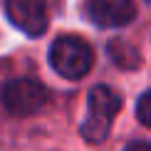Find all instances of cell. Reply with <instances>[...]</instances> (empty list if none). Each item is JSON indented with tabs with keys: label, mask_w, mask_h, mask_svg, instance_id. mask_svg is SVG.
Wrapping results in <instances>:
<instances>
[{
	"label": "cell",
	"mask_w": 151,
	"mask_h": 151,
	"mask_svg": "<svg viewBox=\"0 0 151 151\" xmlns=\"http://www.w3.org/2000/svg\"><path fill=\"white\" fill-rule=\"evenodd\" d=\"M136 116L144 127H151V89L144 92L139 97V104H136Z\"/></svg>",
	"instance_id": "obj_7"
},
{
	"label": "cell",
	"mask_w": 151,
	"mask_h": 151,
	"mask_svg": "<svg viewBox=\"0 0 151 151\" xmlns=\"http://www.w3.org/2000/svg\"><path fill=\"white\" fill-rule=\"evenodd\" d=\"M47 89L37 79H12L3 89V104L10 114L15 116H30L45 106Z\"/></svg>",
	"instance_id": "obj_3"
},
{
	"label": "cell",
	"mask_w": 151,
	"mask_h": 151,
	"mask_svg": "<svg viewBox=\"0 0 151 151\" xmlns=\"http://www.w3.org/2000/svg\"><path fill=\"white\" fill-rule=\"evenodd\" d=\"M149 3H151V0H149Z\"/></svg>",
	"instance_id": "obj_9"
},
{
	"label": "cell",
	"mask_w": 151,
	"mask_h": 151,
	"mask_svg": "<svg viewBox=\"0 0 151 151\" xmlns=\"http://www.w3.org/2000/svg\"><path fill=\"white\" fill-rule=\"evenodd\" d=\"M109 55H111V60H114L119 67H127V70H134V67L141 62L139 52H136L129 42H124V40H114L111 42L109 45Z\"/></svg>",
	"instance_id": "obj_6"
},
{
	"label": "cell",
	"mask_w": 151,
	"mask_h": 151,
	"mask_svg": "<svg viewBox=\"0 0 151 151\" xmlns=\"http://www.w3.org/2000/svg\"><path fill=\"white\" fill-rule=\"evenodd\" d=\"M124 151H151V141H131Z\"/></svg>",
	"instance_id": "obj_8"
},
{
	"label": "cell",
	"mask_w": 151,
	"mask_h": 151,
	"mask_svg": "<svg viewBox=\"0 0 151 151\" xmlns=\"http://www.w3.org/2000/svg\"><path fill=\"white\" fill-rule=\"evenodd\" d=\"M50 65L65 79H82L92 70V47L74 35L57 37L50 47Z\"/></svg>",
	"instance_id": "obj_2"
},
{
	"label": "cell",
	"mask_w": 151,
	"mask_h": 151,
	"mask_svg": "<svg viewBox=\"0 0 151 151\" xmlns=\"http://www.w3.org/2000/svg\"><path fill=\"white\" fill-rule=\"evenodd\" d=\"M119 109H122V97L111 87L106 84L94 87L87 97V116L82 122V136L89 144L104 141Z\"/></svg>",
	"instance_id": "obj_1"
},
{
	"label": "cell",
	"mask_w": 151,
	"mask_h": 151,
	"mask_svg": "<svg viewBox=\"0 0 151 151\" xmlns=\"http://www.w3.org/2000/svg\"><path fill=\"white\" fill-rule=\"evenodd\" d=\"M10 22L25 35L37 37L47 27V3L45 0H5Z\"/></svg>",
	"instance_id": "obj_4"
},
{
	"label": "cell",
	"mask_w": 151,
	"mask_h": 151,
	"mask_svg": "<svg viewBox=\"0 0 151 151\" xmlns=\"http://www.w3.org/2000/svg\"><path fill=\"white\" fill-rule=\"evenodd\" d=\"M87 15L99 27H122L134 20V0H87Z\"/></svg>",
	"instance_id": "obj_5"
}]
</instances>
